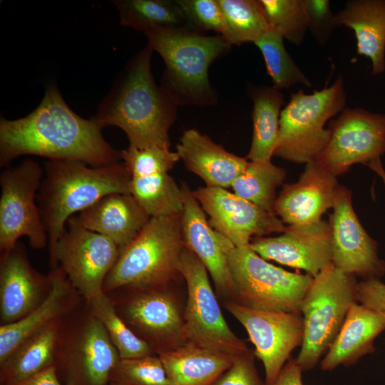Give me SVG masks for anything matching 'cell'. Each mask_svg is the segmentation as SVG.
<instances>
[{"label":"cell","mask_w":385,"mask_h":385,"mask_svg":"<svg viewBox=\"0 0 385 385\" xmlns=\"http://www.w3.org/2000/svg\"><path fill=\"white\" fill-rule=\"evenodd\" d=\"M158 355L170 385H211L236 357L189 342Z\"/></svg>","instance_id":"4316f807"},{"label":"cell","mask_w":385,"mask_h":385,"mask_svg":"<svg viewBox=\"0 0 385 385\" xmlns=\"http://www.w3.org/2000/svg\"><path fill=\"white\" fill-rule=\"evenodd\" d=\"M225 307L246 329L254 355L264 366L265 384H272L293 350L302 345V315L253 309L232 300L225 301Z\"/></svg>","instance_id":"9a60e30c"},{"label":"cell","mask_w":385,"mask_h":385,"mask_svg":"<svg viewBox=\"0 0 385 385\" xmlns=\"http://www.w3.org/2000/svg\"><path fill=\"white\" fill-rule=\"evenodd\" d=\"M129 192L150 217L183 212L180 187L168 173L131 177Z\"/></svg>","instance_id":"4dcf8cb0"},{"label":"cell","mask_w":385,"mask_h":385,"mask_svg":"<svg viewBox=\"0 0 385 385\" xmlns=\"http://www.w3.org/2000/svg\"><path fill=\"white\" fill-rule=\"evenodd\" d=\"M184 247L182 212L150 217L139 234L120 250L105 279L103 292L168 285L180 275L178 265Z\"/></svg>","instance_id":"5b68a950"},{"label":"cell","mask_w":385,"mask_h":385,"mask_svg":"<svg viewBox=\"0 0 385 385\" xmlns=\"http://www.w3.org/2000/svg\"><path fill=\"white\" fill-rule=\"evenodd\" d=\"M44 170L32 159L7 168L0 175V252L13 248L21 237L36 250L48 245V236L37 204Z\"/></svg>","instance_id":"7c38bea8"},{"label":"cell","mask_w":385,"mask_h":385,"mask_svg":"<svg viewBox=\"0 0 385 385\" xmlns=\"http://www.w3.org/2000/svg\"><path fill=\"white\" fill-rule=\"evenodd\" d=\"M62 322L55 366L71 385H110L111 374L120 359L101 322L87 303Z\"/></svg>","instance_id":"9c48e42d"},{"label":"cell","mask_w":385,"mask_h":385,"mask_svg":"<svg viewBox=\"0 0 385 385\" xmlns=\"http://www.w3.org/2000/svg\"><path fill=\"white\" fill-rule=\"evenodd\" d=\"M356 300L369 308L385 313V283L380 279L358 282Z\"/></svg>","instance_id":"b9f144b4"},{"label":"cell","mask_w":385,"mask_h":385,"mask_svg":"<svg viewBox=\"0 0 385 385\" xmlns=\"http://www.w3.org/2000/svg\"><path fill=\"white\" fill-rule=\"evenodd\" d=\"M249 95L253 102V135L249 153L250 161H271L276 148L279 118L284 99L274 86L250 85Z\"/></svg>","instance_id":"f1b7e54d"},{"label":"cell","mask_w":385,"mask_h":385,"mask_svg":"<svg viewBox=\"0 0 385 385\" xmlns=\"http://www.w3.org/2000/svg\"><path fill=\"white\" fill-rule=\"evenodd\" d=\"M103 127L93 118L75 113L54 84L28 115L0 120V165L19 156L34 155L49 160L78 161L93 167L120 162V151L103 138Z\"/></svg>","instance_id":"6da1fadb"},{"label":"cell","mask_w":385,"mask_h":385,"mask_svg":"<svg viewBox=\"0 0 385 385\" xmlns=\"http://www.w3.org/2000/svg\"><path fill=\"white\" fill-rule=\"evenodd\" d=\"M252 350L235 357L232 365L211 385H265L255 364Z\"/></svg>","instance_id":"60d3db41"},{"label":"cell","mask_w":385,"mask_h":385,"mask_svg":"<svg viewBox=\"0 0 385 385\" xmlns=\"http://www.w3.org/2000/svg\"><path fill=\"white\" fill-rule=\"evenodd\" d=\"M339 26L354 31L356 53L369 58L371 73L385 71V0H350L336 14Z\"/></svg>","instance_id":"484cf974"},{"label":"cell","mask_w":385,"mask_h":385,"mask_svg":"<svg viewBox=\"0 0 385 385\" xmlns=\"http://www.w3.org/2000/svg\"><path fill=\"white\" fill-rule=\"evenodd\" d=\"M153 50L148 44L128 62L93 118L103 128L123 130L130 147L170 148L169 130L177 105L158 86L151 71Z\"/></svg>","instance_id":"7a4b0ae2"},{"label":"cell","mask_w":385,"mask_h":385,"mask_svg":"<svg viewBox=\"0 0 385 385\" xmlns=\"http://www.w3.org/2000/svg\"><path fill=\"white\" fill-rule=\"evenodd\" d=\"M86 303L92 314L104 327L120 359L155 354L150 345L135 334L118 315L106 293L103 292Z\"/></svg>","instance_id":"e575fe53"},{"label":"cell","mask_w":385,"mask_h":385,"mask_svg":"<svg viewBox=\"0 0 385 385\" xmlns=\"http://www.w3.org/2000/svg\"><path fill=\"white\" fill-rule=\"evenodd\" d=\"M329 216L332 264L344 272L363 280L380 279L385 262L376 242L362 227L352 206L351 192L339 185Z\"/></svg>","instance_id":"2e32d148"},{"label":"cell","mask_w":385,"mask_h":385,"mask_svg":"<svg viewBox=\"0 0 385 385\" xmlns=\"http://www.w3.org/2000/svg\"><path fill=\"white\" fill-rule=\"evenodd\" d=\"M270 26L289 42L299 46L308 31L303 0H259Z\"/></svg>","instance_id":"d590c367"},{"label":"cell","mask_w":385,"mask_h":385,"mask_svg":"<svg viewBox=\"0 0 385 385\" xmlns=\"http://www.w3.org/2000/svg\"><path fill=\"white\" fill-rule=\"evenodd\" d=\"M120 253L103 235L83 227L71 217L56 247V259L86 302L103 294L105 279Z\"/></svg>","instance_id":"4fadbf2b"},{"label":"cell","mask_w":385,"mask_h":385,"mask_svg":"<svg viewBox=\"0 0 385 385\" xmlns=\"http://www.w3.org/2000/svg\"><path fill=\"white\" fill-rule=\"evenodd\" d=\"M302 372L296 359L290 357L270 385H304Z\"/></svg>","instance_id":"7bdbcfd3"},{"label":"cell","mask_w":385,"mask_h":385,"mask_svg":"<svg viewBox=\"0 0 385 385\" xmlns=\"http://www.w3.org/2000/svg\"><path fill=\"white\" fill-rule=\"evenodd\" d=\"M176 153L187 169L201 178L207 187H231L248 163L246 158L230 153L194 128L183 133Z\"/></svg>","instance_id":"603a6c76"},{"label":"cell","mask_w":385,"mask_h":385,"mask_svg":"<svg viewBox=\"0 0 385 385\" xmlns=\"http://www.w3.org/2000/svg\"><path fill=\"white\" fill-rule=\"evenodd\" d=\"M110 382L117 385H170L158 354L120 359L111 374Z\"/></svg>","instance_id":"8d00e7d4"},{"label":"cell","mask_w":385,"mask_h":385,"mask_svg":"<svg viewBox=\"0 0 385 385\" xmlns=\"http://www.w3.org/2000/svg\"><path fill=\"white\" fill-rule=\"evenodd\" d=\"M185 21V29L202 34L214 31L222 35V14L217 0H176Z\"/></svg>","instance_id":"f35d334b"},{"label":"cell","mask_w":385,"mask_h":385,"mask_svg":"<svg viewBox=\"0 0 385 385\" xmlns=\"http://www.w3.org/2000/svg\"><path fill=\"white\" fill-rule=\"evenodd\" d=\"M367 165L381 178L385 187V170L382 165L381 158L370 162Z\"/></svg>","instance_id":"f6af8a7d"},{"label":"cell","mask_w":385,"mask_h":385,"mask_svg":"<svg viewBox=\"0 0 385 385\" xmlns=\"http://www.w3.org/2000/svg\"><path fill=\"white\" fill-rule=\"evenodd\" d=\"M331 137L315 160L337 177L354 164H368L385 153V114L344 108L329 122Z\"/></svg>","instance_id":"5bb4252c"},{"label":"cell","mask_w":385,"mask_h":385,"mask_svg":"<svg viewBox=\"0 0 385 385\" xmlns=\"http://www.w3.org/2000/svg\"><path fill=\"white\" fill-rule=\"evenodd\" d=\"M385 331V313L358 302L349 308L344 322L320 361L322 371L349 366L375 351L374 341Z\"/></svg>","instance_id":"d4e9b609"},{"label":"cell","mask_w":385,"mask_h":385,"mask_svg":"<svg viewBox=\"0 0 385 385\" xmlns=\"http://www.w3.org/2000/svg\"><path fill=\"white\" fill-rule=\"evenodd\" d=\"M48 274L51 289L44 300L23 319L0 326V363L28 338L65 319L83 300L59 266Z\"/></svg>","instance_id":"7402d4cb"},{"label":"cell","mask_w":385,"mask_h":385,"mask_svg":"<svg viewBox=\"0 0 385 385\" xmlns=\"http://www.w3.org/2000/svg\"><path fill=\"white\" fill-rule=\"evenodd\" d=\"M165 68L160 87L177 106H214L217 94L209 80L211 63L231 45L219 34L206 36L185 28L158 27L144 33Z\"/></svg>","instance_id":"277c9868"},{"label":"cell","mask_w":385,"mask_h":385,"mask_svg":"<svg viewBox=\"0 0 385 385\" xmlns=\"http://www.w3.org/2000/svg\"><path fill=\"white\" fill-rule=\"evenodd\" d=\"M308 19V31L321 45L325 44L339 27L329 0H303Z\"/></svg>","instance_id":"ab89813d"},{"label":"cell","mask_w":385,"mask_h":385,"mask_svg":"<svg viewBox=\"0 0 385 385\" xmlns=\"http://www.w3.org/2000/svg\"><path fill=\"white\" fill-rule=\"evenodd\" d=\"M75 216L83 227L108 238L120 250L150 219L130 193L105 195Z\"/></svg>","instance_id":"cb8c5ba5"},{"label":"cell","mask_w":385,"mask_h":385,"mask_svg":"<svg viewBox=\"0 0 385 385\" xmlns=\"http://www.w3.org/2000/svg\"><path fill=\"white\" fill-rule=\"evenodd\" d=\"M178 270L188 288L183 312L187 343L234 356L249 351L245 342L227 325L205 266L185 246L180 255Z\"/></svg>","instance_id":"30bf717a"},{"label":"cell","mask_w":385,"mask_h":385,"mask_svg":"<svg viewBox=\"0 0 385 385\" xmlns=\"http://www.w3.org/2000/svg\"><path fill=\"white\" fill-rule=\"evenodd\" d=\"M121 160L131 177H145L168 173L180 160L170 148L151 146L136 148L128 146L120 151Z\"/></svg>","instance_id":"74e56055"},{"label":"cell","mask_w":385,"mask_h":385,"mask_svg":"<svg viewBox=\"0 0 385 385\" xmlns=\"http://www.w3.org/2000/svg\"><path fill=\"white\" fill-rule=\"evenodd\" d=\"M37 204L48 236L49 263L58 267L57 242L68 219L111 193H130L131 175L123 162L93 167L73 160H48Z\"/></svg>","instance_id":"3957f363"},{"label":"cell","mask_w":385,"mask_h":385,"mask_svg":"<svg viewBox=\"0 0 385 385\" xmlns=\"http://www.w3.org/2000/svg\"><path fill=\"white\" fill-rule=\"evenodd\" d=\"M122 26L143 33L158 28H185L182 10L176 0H115Z\"/></svg>","instance_id":"f546056e"},{"label":"cell","mask_w":385,"mask_h":385,"mask_svg":"<svg viewBox=\"0 0 385 385\" xmlns=\"http://www.w3.org/2000/svg\"><path fill=\"white\" fill-rule=\"evenodd\" d=\"M110 385H117V384L111 383Z\"/></svg>","instance_id":"bcb514c9"},{"label":"cell","mask_w":385,"mask_h":385,"mask_svg":"<svg viewBox=\"0 0 385 385\" xmlns=\"http://www.w3.org/2000/svg\"><path fill=\"white\" fill-rule=\"evenodd\" d=\"M222 14V36L232 45L255 43L270 26L259 0H217Z\"/></svg>","instance_id":"1f68e13d"},{"label":"cell","mask_w":385,"mask_h":385,"mask_svg":"<svg viewBox=\"0 0 385 385\" xmlns=\"http://www.w3.org/2000/svg\"><path fill=\"white\" fill-rule=\"evenodd\" d=\"M193 194L209 215L211 226L237 247L249 246L253 237L287 229L276 215L225 188L205 186Z\"/></svg>","instance_id":"e0dca14e"},{"label":"cell","mask_w":385,"mask_h":385,"mask_svg":"<svg viewBox=\"0 0 385 385\" xmlns=\"http://www.w3.org/2000/svg\"><path fill=\"white\" fill-rule=\"evenodd\" d=\"M261 51L273 86L279 90L296 85L312 87V83L297 66L284 44V36L270 27L255 43Z\"/></svg>","instance_id":"836d02e7"},{"label":"cell","mask_w":385,"mask_h":385,"mask_svg":"<svg viewBox=\"0 0 385 385\" xmlns=\"http://www.w3.org/2000/svg\"><path fill=\"white\" fill-rule=\"evenodd\" d=\"M339 186L336 177L316 161L308 163L296 183L283 185L274 213L289 225L317 222L333 208Z\"/></svg>","instance_id":"ffe728a7"},{"label":"cell","mask_w":385,"mask_h":385,"mask_svg":"<svg viewBox=\"0 0 385 385\" xmlns=\"http://www.w3.org/2000/svg\"><path fill=\"white\" fill-rule=\"evenodd\" d=\"M168 286L106 293L118 315L157 354L187 343L183 313Z\"/></svg>","instance_id":"8fae6325"},{"label":"cell","mask_w":385,"mask_h":385,"mask_svg":"<svg viewBox=\"0 0 385 385\" xmlns=\"http://www.w3.org/2000/svg\"><path fill=\"white\" fill-rule=\"evenodd\" d=\"M183 210L182 231L185 246L205 266L219 296L232 300L235 285L227 257L220 247L217 232L206 219L205 211L186 183L180 186Z\"/></svg>","instance_id":"44dd1931"},{"label":"cell","mask_w":385,"mask_h":385,"mask_svg":"<svg viewBox=\"0 0 385 385\" xmlns=\"http://www.w3.org/2000/svg\"><path fill=\"white\" fill-rule=\"evenodd\" d=\"M63 319L28 338L0 363L1 385L18 384L55 365Z\"/></svg>","instance_id":"83f0119b"},{"label":"cell","mask_w":385,"mask_h":385,"mask_svg":"<svg viewBox=\"0 0 385 385\" xmlns=\"http://www.w3.org/2000/svg\"><path fill=\"white\" fill-rule=\"evenodd\" d=\"M13 385H71L61 384L55 365L51 366L31 377Z\"/></svg>","instance_id":"ee69618b"},{"label":"cell","mask_w":385,"mask_h":385,"mask_svg":"<svg viewBox=\"0 0 385 385\" xmlns=\"http://www.w3.org/2000/svg\"><path fill=\"white\" fill-rule=\"evenodd\" d=\"M343 77L310 94L291 93L282 110L278 140L273 156L296 163L315 161L327 146L330 129L325 123L341 113L346 103Z\"/></svg>","instance_id":"52a82bcc"},{"label":"cell","mask_w":385,"mask_h":385,"mask_svg":"<svg viewBox=\"0 0 385 385\" xmlns=\"http://www.w3.org/2000/svg\"><path fill=\"white\" fill-rule=\"evenodd\" d=\"M285 176L284 169L271 161H250L231 188L237 195L275 215L276 188Z\"/></svg>","instance_id":"d6a6232c"},{"label":"cell","mask_w":385,"mask_h":385,"mask_svg":"<svg viewBox=\"0 0 385 385\" xmlns=\"http://www.w3.org/2000/svg\"><path fill=\"white\" fill-rule=\"evenodd\" d=\"M217 232L235 285L234 301L247 308L300 314L313 277L291 272L262 258L249 246L237 247Z\"/></svg>","instance_id":"8992f818"},{"label":"cell","mask_w":385,"mask_h":385,"mask_svg":"<svg viewBox=\"0 0 385 385\" xmlns=\"http://www.w3.org/2000/svg\"><path fill=\"white\" fill-rule=\"evenodd\" d=\"M51 289L49 274L31 265L23 244L17 242L0 256V323L16 322L37 307Z\"/></svg>","instance_id":"d6986e66"},{"label":"cell","mask_w":385,"mask_h":385,"mask_svg":"<svg viewBox=\"0 0 385 385\" xmlns=\"http://www.w3.org/2000/svg\"><path fill=\"white\" fill-rule=\"evenodd\" d=\"M356 277L333 264L313 277L301 305L303 338L296 361L303 371L314 369L339 332L356 300Z\"/></svg>","instance_id":"ba28073f"},{"label":"cell","mask_w":385,"mask_h":385,"mask_svg":"<svg viewBox=\"0 0 385 385\" xmlns=\"http://www.w3.org/2000/svg\"><path fill=\"white\" fill-rule=\"evenodd\" d=\"M250 247L262 258L302 270L312 277L332 264L329 222L289 225L282 235L257 237Z\"/></svg>","instance_id":"ac0fdd59"}]
</instances>
